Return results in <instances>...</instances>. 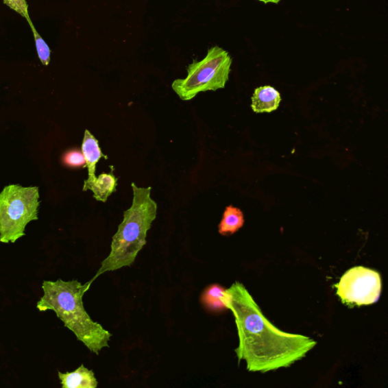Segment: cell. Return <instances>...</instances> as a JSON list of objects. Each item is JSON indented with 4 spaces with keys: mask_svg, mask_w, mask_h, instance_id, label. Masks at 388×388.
Instances as JSON below:
<instances>
[{
    "mask_svg": "<svg viewBox=\"0 0 388 388\" xmlns=\"http://www.w3.org/2000/svg\"><path fill=\"white\" fill-rule=\"evenodd\" d=\"M3 1L5 5L20 14L21 16H23L27 21L30 19L29 15H28V5L26 0H3Z\"/></svg>",
    "mask_w": 388,
    "mask_h": 388,
    "instance_id": "cell-15",
    "label": "cell"
},
{
    "mask_svg": "<svg viewBox=\"0 0 388 388\" xmlns=\"http://www.w3.org/2000/svg\"><path fill=\"white\" fill-rule=\"evenodd\" d=\"M90 285V282L82 284L77 280L45 281L42 285L44 296L38 302L37 308L40 312H55L64 327L75 334L77 341L82 342L92 353L99 355L104 348H110L112 335L99 323L93 321L85 311L83 297Z\"/></svg>",
    "mask_w": 388,
    "mask_h": 388,
    "instance_id": "cell-2",
    "label": "cell"
},
{
    "mask_svg": "<svg viewBox=\"0 0 388 388\" xmlns=\"http://www.w3.org/2000/svg\"><path fill=\"white\" fill-rule=\"evenodd\" d=\"M257 1L263 2L265 4L270 3L277 4L279 2H281L282 0H257Z\"/></svg>",
    "mask_w": 388,
    "mask_h": 388,
    "instance_id": "cell-16",
    "label": "cell"
},
{
    "mask_svg": "<svg viewBox=\"0 0 388 388\" xmlns=\"http://www.w3.org/2000/svg\"><path fill=\"white\" fill-rule=\"evenodd\" d=\"M27 21L28 23H29L34 34L36 48H37L39 59L43 64L48 66L50 62V54H51V51H50V49L46 44L45 40L40 37L37 30L35 29L32 20L29 19Z\"/></svg>",
    "mask_w": 388,
    "mask_h": 388,
    "instance_id": "cell-13",
    "label": "cell"
},
{
    "mask_svg": "<svg viewBox=\"0 0 388 388\" xmlns=\"http://www.w3.org/2000/svg\"><path fill=\"white\" fill-rule=\"evenodd\" d=\"M113 170V167H111L110 173L99 175L95 182H84L83 191L90 190L93 193V197L95 199L106 203L108 198L117 191L118 179L114 175Z\"/></svg>",
    "mask_w": 388,
    "mask_h": 388,
    "instance_id": "cell-10",
    "label": "cell"
},
{
    "mask_svg": "<svg viewBox=\"0 0 388 388\" xmlns=\"http://www.w3.org/2000/svg\"><path fill=\"white\" fill-rule=\"evenodd\" d=\"M133 202L124 212V219L112 237L111 252L100 265L92 284L106 272L131 267L140 251L146 245L147 234L156 218L157 204L151 198L152 188H139L132 184Z\"/></svg>",
    "mask_w": 388,
    "mask_h": 388,
    "instance_id": "cell-3",
    "label": "cell"
},
{
    "mask_svg": "<svg viewBox=\"0 0 388 388\" xmlns=\"http://www.w3.org/2000/svg\"><path fill=\"white\" fill-rule=\"evenodd\" d=\"M223 302L233 313L238 328L240 343L236 354L239 363L246 361L249 372L265 373L289 367L317 344L311 337L286 333L273 326L239 282L226 291Z\"/></svg>",
    "mask_w": 388,
    "mask_h": 388,
    "instance_id": "cell-1",
    "label": "cell"
},
{
    "mask_svg": "<svg viewBox=\"0 0 388 388\" xmlns=\"http://www.w3.org/2000/svg\"><path fill=\"white\" fill-rule=\"evenodd\" d=\"M281 95L271 86H264L255 90L252 97V109L256 113L271 112L279 107Z\"/></svg>",
    "mask_w": 388,
    "mask_h": 388,
    "instance_id": "cell-9",
    "label": "cell"
},
{
    "mask_svg": "<svg viewBox=\"0 0 388 388\" xmlns=\"http://www.w3.org/2000/svg\"><path fill=\"white\" fill-rule=\"evenodd\" d=\"M232 64V57L226 50L215 46L208 49L203 60H193L188 66V76L177 79L171 88L184 101L191 100L201 92L224 88Z\"/></svg>",
    "mask_w": 388,
    "mask_h": 388,
    "instance_id": "cell-5",
    "label": "cell"
},
{
    "mask_svg": "<svg viewBox=\"0 0 388 388\" xmlns=\"http://www.w3.org/2000/svg\"><path fill=\"white\" fill-rule=\"evenodd\" d=\"M62 163L71 169L86 167L85 157L82 151L78 149L68 150L62 156Z\"/></svg>",
    "mask_w": 388,
    "mask_h": 388,
    "instance_id": "cell-14",
    "label": "cell"
},
{
    "mask_svg": "<svg viewBox=\"0 0 388 388\" xmlns=\"http://www.w3.org/2000/svg\"><path fill=\"white\" fill-rule=\"evenodd\" d=\"M62 388H97L98 382L95 372L82 365L73 372H58Z\"/></svg>",
    "mask_w": 388,
    "mask_h": 388,
    "instance_id": "cell-8",
    "label": "cell"
},
{
    "mask_svg": "<svg viewBox=\"0 0 388 388\" xmlns=\"http://www.w3.org/2000/svg\"><path fill=\"white\" fill-rule=\"evenodd\" d=\"M335 287L343 304L350 306L371 305L380 298L382 278L376 271L358 267L345 273Z\"/></svg>",
    "mask_w": 388,
    "mask_h": 388,
    "instance_id": "cell-6",
    "label": "cell"
},
{
    "mask_svg": "<svg viewBox=\"0 0 388 388\" xmlns=\"http://www.w3.org/2000/svg\"><path fill=\"white\" fill-rule=\"evenodd\" d=\"M243 224V215L241 210L229 206L226 208L223 218L219 226V232L221 235H231L238 232Z\"/></svg>",
    "mask_w": 388,
    "mask_h": 388,
    "instance_id": "cell-11",
    "label": "cell"
},
{
    "mask_svg": "<svg viewBox=\"0 0 388 388\" xmlns=\"http://www.w3.org/2000/svg\"><path fill=\"white\" fill-rule=\"evenodd\" d=\"M82 151L85 157L86 167L88 169V178L84 182L90 183L95 182L96 177V167L97 162L101 158L108 159V156L102 153L99 146V142L88 130L84 132Z\"/></svg>",
    "mask_w": 388,
    "mask_h": 388,
    "instance_id": "cell-7",
    "label": "cell"
},
{
    "mask_svg": "<svg viewBox=\"0 0 388 388\" xmlns=\"http://www.w3.org/2000/svg\"><path fill=\"white\" fill-rule=\"evenodd\" d=\"M38 186L10 184L0 193V242L16 243L25 236L26 226L38 220Z\"/></svg>",
    "mask_w": 388,
    "mask_h": 388,
    "instance_id": "cell-4",
    "label": "cell"
},
{
    "mask_svg": "<svg viewBox=\"0 0 388 388\" xmlns=\"http://www.w3.org/2000/svg\"><path fill=\"white\" fill-rule=\"evenodd\" d=\"M226 289L219 284H212L207 287L201 297L204 306L213 312H221L228 310L223 298Z\"/></svg>",
    "mask_w": 388,
    "mask_h": 388,
    "instance_id": "cell-12",
    "label": "cell"
}]
</instances>
